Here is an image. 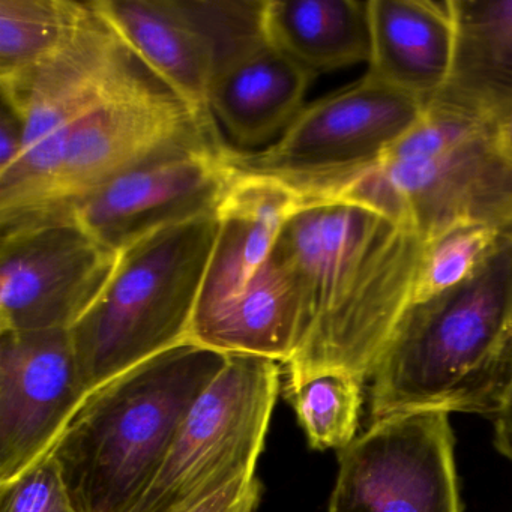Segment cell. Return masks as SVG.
Masks as SVG:
<instances>
[{
    "label": "cell",
    "instance_id": "5b68a950",
    "mask_svg": "<svg viewBox=\"0 0 512 512\" xmlns=\"http://www.w3.org/2000/svg\"><path fill=\"white\" fill-rule=\"evenodd\" d=\"M217 227V212L202 215L119 251L103 292L70 329L89 391L190 343Z\"/></svg>",
    "mask_w": 512,
    "mask_h": 512
},
{
    "label": "cell",
    "instance_id": "e0dca14e",
    "mask_svg": "<svg viewBox=\"0 0 512 512\" xmlns=\"http://www.w3.org/2000/svg\"><path fill=\"white\" fill-rule=\"evenodd\" d=\"M310 332L301 284L277 247L232 301L194 323L190 343L226 355H253L286 365Z\"/></svg>",
    "mask_w": 512,
    "mask_h": 512
},
{
    "label": "cell",
    "instance_id": "2e32d148",
    "mask_svg": "<svg viewBox=\"0 0 512 512\" xmlns=\"http://www.w3.org/2000/svg\"><path fill=\"white\" fill-rule=\"evenodd\" d=\"M301 202L298 194L278 179L236 172L217 211V236L193 325L247 287Z\"/></svg>",
    "mask_w": 512,
    "mask_h": 512
},
{
    "label": "cell",
    "instance_id": "9c48e42d",
    "mask_svg": "<svg viewBox=\"0 0 512 512\" xmlns=\"http://www.w3.org/2000/svg\"><path fill=\"white\" fill-rule=\"evenodd\" d=\"M55 134L61 139V160L38 220L70 215L77 203L167 149L197 142L226 145L206 134L155 77Z\"/></svg>",
    "mask_w": 512,
    "mask_h": 512
},
{
    "label": "cell",
    "instance_id": "603a6c76",
    "mask_svg": "<svg viewBox=\"0 0 512 512\" xmlns=\"http://www.w3.org/2000/svg\"><path fill=\"white\" fill-rule=\"evenodd\" d=\"M502 236L488 227L460 224L424 242L413 302L425 301L466 280Z\"/></svg>",
    "mask_w": 512,
    "mask_h": 512
},
{
    "label": "cell",
    "instance_id": "4316f807",
    "mask_svg": "<svg viewBox=\"0 0 512 512\" xmlns=\"http://www.w3.org/2000/svg\"><path fill=\"white\" fill-rule=\"evenodd\" d=\"M494 446L503 457L512 460V380L499 412L493 418Z\"/></svg>",
    "mask_w": 512,
    "mask_h": 512
},
{
    "label": "cell",
    "instance_id": "277c9868",
    "mask_svg": "<svg viewBox=\"0 0 512 512\" xmlns=\"http://www.w3.org/2000/svg\"><path fill=\"white\" fill-rule=\"evenodd\" d=\"M316 200L368 206L427 242L476 224L512 233V155L493 125L427 104L418 124L380 163Z\"/></svg>",
    "mask_w": 512,
    "mask_h": 512
},
{
    "label": "cell",
    "instance_id": "52a82bcc",
    "mask_svg": "<svg viewBox=\"0 0 512 512\" xmlns=\"http://www.w3.org/2000/svg\"><path fill=\"white\" fill-rule=\"evenodd\" d=\"M424 112L421 101L365 74L307 104L272 145L229 148L227 160L236 172L271 176L313 200L380 163Z\"/></svg>",
    "mask_w": 512,
    "mask_h": 512
},
{
    "label": "cell",
    "instance_id": "30bf717a",
    "mask_svg": "<svg viewBox=\"0 0 512 512\" xmlns=\"http://www.w3.org/2000/svg\"><path fill=\"white\" fill-rule=\"evenodd\" d=\"M0 332L71 329L103 292L118 254L73 215L4 230Z\"/></svg>",
    "mask_w": 512,
    "mask_h": 512
},
{
    "label": "cell",
    "instance_id": "cb8c5ba5",
    "mask_svg": "<svg viewBox=\"0 0 512 512\" xmlns=\"http://www.w3.org/2000/svg\"><path fill=\"white\" fill-rule=\"evenodd\" d=\"M0 512H79L58 464L50 455L7 484H0Z\"/></svg>",
    "mask_w": 512,
    "mask_h": 512
},
{
    "label": "cell",
    "instance_id": "7c38bea8",
    "mask_svg": "<svg viewBox=\"0 0 512 512\" xmlns=\"http://www.w3.org/2000/svg\"><path fill=\"white\" fill-rule=\"evenodd\" d=\"M89 394L70 329L0 332V484L52 452Z\"/></svg>",
    "mask_w": 512,
    "mask_h": 512
},
{
    "label": "cell",
    "instance_id": "6da1fadb",
    "mask_svg": "<svg viewBox=\"0 0 512 512\" xmlns=\"http://www.w3.org/2000/svg\"><path fill=\"white\" fill-rule=\"evenodd\" d=\"M275 247L295 271L310 319L283 365L286 389L338 371L367 382L412 305L424 241L368 206L302 200Z\"/></svg>",
    "mask_w": 512,
    "mask_h": 512
},
{
    "label": "cell",
    "instance_id": "ba28073f",
    "mask_svg": "<svg viewBox=\"0 0 512 512\" xmlns=\"http://www.w3.org/2000/svg\"><path fill=\"white\" fill-rule=\"evenodd\" d=\"M328 512H463L449 413L373 422L338 451Z\"/></svg>",
    "mask_w": 512,
    "mask_h": 512
},
{
    "label": "cell",
    "instance_id": "7402d4cb",
    "mask_svg": "<svg viewBox=\"0 0 512 512\" xmlns=\"http://www.w3.org/2000/svg\"><path fill=\"white\" fill-rule=\"evenodd\" d=\"M364 385L352 374L329 371L284 389L311 448L341 451L356 439Z\"/></svg>",
    "mask_w": 512,
    "mask_h": 512
},
{
    "label": "cell",
    "instance_id": "9a60e30c",
    "mask_svg": "<svg viewBox=\"0 0 512 512\" xmlns=\"http://www.w3.org/2000/svg\"><path fill=\"white\" fill-rule=\"evenodd\" d=\"M314 77L263 34L218 62L209 94L212 116L239 148L275 142L307 106Z\"/></svg>",
    "mask_w": 512,
    "mask_h": 512
},
{
    "label": "cell",
    "instance_id": "3957f363",
    "mask_svg": "<svg viewBox=\"0 0 512 512\" xmlns=\"http://www.w3.org/2000/svg\"><path fill=\"white\" fill-rule=\"evenodd\" d=\"M226 353L166 350L95 388L50 452L79 512H133Z\"/></svg>",
    "mask_w": 512,
    "mask_h": 512
},
{
    "label": "cell",
    "instance_id": "d4e9b609",
    "mask_svg": "<svg viewBox=\"0 0 512 512\" xmlns=\"http://www.w3.org/2000/svg\"><path fill=\"white\" fill-rule=\"evenodd\" d=\"M262 493V482L256 476L239 479L188 512H256Z\"/></svg>",
    "mask_w": 512,
    "mask_h": 512
},
{
    "label": "cell",
    "instance_id": "5bb4252c",
    "mask_svg": "<svg viewBox=\"0 0 512 512\" xmlns=\"http://www.w3.org/2000/svg\"><path fill=\"white\" fill-rule=\"evenodd\" d=\"M134 56L166 86L206 134L223 140L209 106L217 71L211 35L185 0H94Z\"/></svg>",
    "mask_w": 512,
    "mask_h": 512
},
{
    "label": "cell",
    "instance_id": "7a4b0ae2",
    "mask_svg": "<svg viewBox=\"0 0 512 512\" xmlns=\"http://www.w3.org/2000/svg\"><path fill=\"white\" fill-rule=\"evenodd\" d=\"M370 379V424L421 410L496 416L512 380V233L466 280L407 308Z\"/></svg>",
    "mask_w": 512,
    "mask_h": 512
},
{
    "label": "cell",
    "instance_id": "83f0119b",
    "mask_svg": "<svg viewBox=\"0 0 512 512\" xmlns=\"http://www.w3.org/2000/svg\"><path fill=\"white\" fill-rule=\"evenodd\" d=\"M493 130L499 145L512 155V110L494 122Z\"/></svg>",
    "mask_w": 512,
    "mask_h": 512
},
{
    "label": "cell",
    "instance_id": "44dd1931",
    "mask_svg": "<svg viewBox=\"0 0 512 512\" xmlns=\"http://www.w3.org/2000/svg\"><path fill=\"white\" fill-rule=\"evenodd\" d=\"M89 2L0 0V85L43 64L73 34Z\"/></svg>",
    "mask_w": 512,
    "mask_h": 512
},
{
    "label": "cell",
    "instance_id": "4fadbf2b",
    "mask_svg": "<svg viewBox=\"0 0 512 512\" xmlns=\"http://www.w3.org/2000/svg\"><path fill=\"white\" fill-rule=\"evenodd\" d=\"M152 77L92 0L52 56L22 79L0 85V91L2 104L22 122L26 149Z\"/></svg>",
    "mask_w": 512,
    "mask_h": 512
},
{
    "label": "cell",
    "instance_id": "8fae6325",
    "mask_svg": "<svg viewBox=\"0 0 512 512\" xmlns=\"http://www.w3.org/2000/svg\"><path fill=\"white\" fill-rule=\"evenodd\" d=\"M229 148L197 142L167 149L77 203L70 215L119 253L161 227L215 214L235 181Z\"/></svg>",
    "mask_w": 512,
    "mask_h": 512
},
{
    "label": "cell",
    "instance_id": "ac0fdd59",
    "mask_svg": "<svg viewBox=\"0 0 512 512\" xmlns=\"http://www.w3.org/2000/svg\"><path fill=\"white\" fill-rule=\"evenodd\" d=\"M367 74L427 106L448 83L455 53L451 0H370Z\"/></svg>",
    "mask_w": 512,
    "mask_h": 512
},
{
    "label": "cell",
    "instance_id": "484cf974",
    "mask_svg": "<svg viewBox=\"0 0 512 512\" xmlns=\"http://www.w3.org/2000/svg\"><path fill=\"white\" fill-rule=\"evenodd\" d=\"M25 131L22 122L10 107L2 104L0 112V173L16 163L23 152Z\"/></svg>",
    "mask_w": 512,
    "mask_h": 512
},
{
    "label": "cell",
    "instance_id": "ffe728a7",
    "mask_svg": "<svg viewBox=\"0 0 512 512\" xmlns=\"http://www.w3.org/2000/svg\"><path fill=\"white\" fill-rule=\"evenodd\" d=\"M266 40L313 74L370 64L368 2L263 0Z\"/></svg>",
    "mask_w": 512,
    "mask_h": 512
},
{
    "label": "cell",
    "instance_id": "d6986e66",
    "mask_svg": "<svg viewBox=\"0 0 512 512\" xmlns=\"http://www.w3.org/2000/svg\"><path fill=\"white\" fill-rule=\"evenodd\" d=\"M451 76L431 103L493 125L512 110V0H451Z\"/></svg>",
    "mask_w": 512,
    "mask_h": 512
},
{
    "label": "cell",
    "instance_id": "8992f818",
    "mask_svg": "<svg viewBox=\"0 0 512 512\" xmlns=\"http://www.w3.org/2000/svg\"><path fill=\"white\" fill-rule=\"evenodd\" d=\"M281 367L260 356H227L133 512H188L233 482L253 479L280 392Z\"/></svg>",
    "mask_w": 512,
    "mask_h": 512
}]
</instances>
